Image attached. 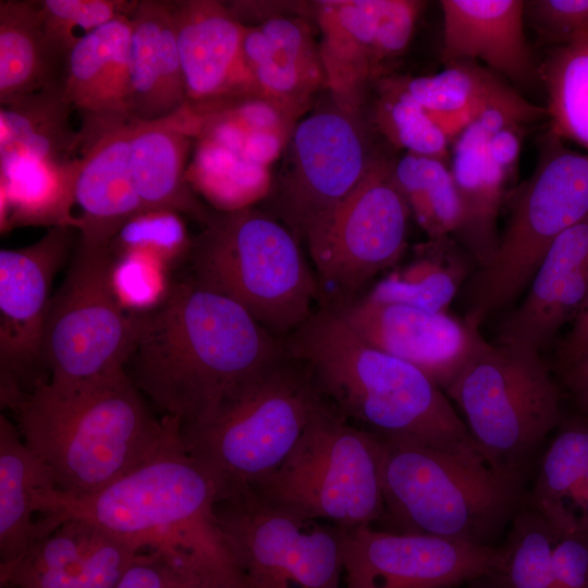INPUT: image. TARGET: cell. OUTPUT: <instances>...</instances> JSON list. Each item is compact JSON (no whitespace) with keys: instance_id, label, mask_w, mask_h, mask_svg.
<instances>
[{"instance_id":"cell-27","label":"cell","mask_w":588,"mask_h":588,"mask_svg":"<svg viewBox=\"0 0 588 588\" xmlns=\"http://www.w3.org/2000/svg\"><path fill=\"white\" fill-rule=\"evenodd\" d=\"M130 15L112 20L82 38L65 65L64 94L81 114L128 113Z\"/></svg>"},{"instance_id":"cell-44","label":"cell","mask_w":588,"mask_h":588,"mask_svg":"<svg viewBox=\"0 0 588 588\" xmlns=\"http://www.w3.org/2000/svg\"><path fill=\"white\" fill-rule=\"evenodd\" d=\"M139 552L134 543L95 526L76 588H115Z\"/></svg>"},{"instance_id":"cell-40","label":"cell","mask_w":588,"mask_h":588,"mask_svg":"<svg viewBox=\"0 0 588 588\" xmlns=\"http://www.w3.org/2000/svg\"><path fill=\"white\" fill-rule=\"evenodd\" d=\"M376 121L396 147L448 162L449 138L397 79L385 82L376 109Z\"/></svg>"},{"instance_id":"cell-5","label":"cell","mask_w":588,"mask_h":588,"mask_svg":"<svg viewBox=\"0 0 588 588\" xmlns=\"http://www.w3.org/2000/svg\"><path fill=\"white\" fill-rule=\"evenodd\" d=\"M380 436L385 513L402 532L491 546L525 503L522 483L480 452Z\"/></svg>"},{"instance_id":"cell-22","label":"cell","mask_w":588,"mask_h":588,"mask_svg":"<svg viewBox=\"0 0 588 588\" xmlns=\"http://www.w3.org/2000/svg\"><path fill=\"white\" fill-rule=\"evenodd\" d=\"M527 123L503 109H488L452 143L451 171L462 205V221L454 236L478 268L493 258L500 242L498 219L513 185L488 152L490 134L511 123Z\"/></svg>"},{"instance_id":"cell-38","label":"cell","mask_w":588,"mask_h":588,"mask_svg":"<svg viewBox=\"0 0 588 588\" xmlns=\"http://www.w3.org/2000/svg\"><path fill=\"white\" fill-rule=\"evenodd\" d=\"M559 534L528 502L512 519L502 559L491 575L495 588H554L552 553Z\"/></svg>"},{"instance_id":"cell-51","label":"cell","mask_w":588,"mask_h":588,"mask_svg":"<svg viewBox=\"0 0 588 588\" xmlns=\"http://www.w3.org/2000/svg\"><path fill=\"white\" fill-rule=\"evenodd\" d=\"M463 588H495L491 576H482L466 584Z\"/></svg>"},{"instance_id":"cell-18","label":"cell","mask_w":588,"mask_h":588,"mask_svg":"<svg viewBox=\"0 0 588 588\" xmlns=\"http://www.w3.org/2000/svg\"><path fill=\"white\" fill-rule=\"evenodd\" d=\"M81 115L72 180L77 244L110 249L121 229L143 212L128 161L130 114Z\"/></svg>"},{"instance_id":"cell-42","label":"cell","mask_w":588,"mask_h":588,"mask_svg":"<svg viewBox=\"0 0 588 588\" xmlns=\"http://www.w3.org/2000/svg\"><path fill=\"white\" fill-rule=\"evenodd\" d=\"M191 241L179 213L167 210L143 211L133 217L110 245L111 253L140 255L158 265H171L188 254Z\"/></svg>"},{"instance_id":"cell-26","label":"cell","mask_w":588,"mask_h":588,"mask_svg":"<svg viewBox=\"0 0 588 588\" xmlns=\"http://www.w3.org/2000/svg\"><path fill=\"white\" fill-rule=\"evenodd\" d=\"M193 138L174 117L144 121L130 114L128 161L143 211L187 213L204 224L210 212L186 181Z\"/></svg>"},{"instance_id":"cell-8","label":"cell","mask_w":588,"mask_h":588,"mask_svg":"<svg viewBox=\"0 0 588 588\" xmlns=\"http://www.w3.org/2000/svg\"><path fill=\"white\" fill-rule=\"evenodd\" d=\"M444 393L488 464L519 483L563 419L558 383L540 351L525 345L485 340Z\"/></svg>"},{"instance_id":"cell-2","label":"cell","mask_w":588,"mask_h":588,"mask_svg":"<svg viewBox=\"0 0 588 588\" xmlns=\"http://www.w3.org/2000/svg\"><path fill=\"white\" fill-rule=\"evenodd\" d=\"M217 487L184 450L181 434L145 464L90 494L54 488L35 510L57 524L79 519L143 550H164L194 565L212 588H249L215 512Z\"/></svg>"},{"instance_id":"cell-49","label":"cell","mask_w":588,"mask_h":588,"mask_svg":"<svg viewBox=\"0 0 588 588\" xmlns=\"http://www.w3.org/2000/svg\"><path fill=\"white\" fill-rule=\"evenodd\" d=\"M588 353V295L572 321V327L560 341L555 357L558 369Z\"/></svg>"},{"instance_id":"cell-7","label":"cell","mask_w":588,"mask_h":588,"mask_svg":"<svg viewBox=\"0 0 588 588\" xmlns=\"http://www.w3.org/2000/svg\"><path fill=\"white\" fill-rule=\"evenodd\" d=\"M324 400L307 367L284 354L208 417L181 425L182 444L219 499L273 474Z\"/></svg>"},{"instance_id":"cell-39","label":"cell","mask_w":588,"mask_h":588,"mask_svg":"<svg viewBox=\"0 0 588 588\" xmlns=\"http://www.w3.org/2000/svg\"><path fill=\"white\" fill-rule=\"evenodd\" d=\"M588 471V419H562L543 454L532 492L527 501L547 518Z\"/></svg>"},{"instance_id":"cell-16","label":"cell","mask_w":588,"mask_h":588,"mask_svg":"<svg viewBox=\"0 0 588 588\" xmlns=\"http://www.w3.org/2000/svg\"><path fill=\"white\" fill-rule=\"evenodd\" d=\"M339 529L343 588H456L491 576L502 559V547L370 525Z\"/></svg>"},{"instance_id":"cell-33","label":"cell","mask_w":588,"mask_h":588,"mask_svg":"<svg viewBox=\"0 0 588 588\" xmlns=\"http://www.w3.org/2000/svg\"><path fill=\"white\" fill-rule=\"evenodd\" d=\"M73 159L66 164L20 160L0 166L2 228L74 226L71 216Z\"/></svg>"},{"instance_id":"cell-34","label":"cell","mask_w":588,"mask_h":588,"mask_svg":"<svg viewBox=\"0 0 588 588\" xmlns=\"http://www.w3.org/2000/svg\"><path fill=\"white\" fill-rule=\"evenodd\" d=\"M549 131L588 151V34L556 46L538 66Z\"/></svg>"},{"instance_id":"cell-32","label":"cell","mask_w":588,"mask_h":588,"mask_svg":"<svg viewBox=\"0 0 588 588\" xmlns=\"http://www.w3.org/2000/svg\"><path fill=\"white\" fill-rule=\"evenodd\" d=\"M401 87L430 112L465 111L479 117L488 109L512 112L526 123L547 118L493 71L473 61L445 65L430 76L397 79Z\"/></svg>"},{"instance_id":"cell-28","label":"cell","mask_w":588,"mask_h":588,"mask_svg":"<svg viewBox=\"0 0 588 588\" xmlns=\"http://www.w3.org/2000/svg\"><path fill=\"white\" fill-rule=\"evenodd\" d=\"M56 488L45 463L27 446L17 427L0 416V563L21 555L59 525L47 517L34 520L35 494Z\"/></svg>"},{"instance_id":"cell-50","label":"cell","mask_w":588,"mask_h":588,"mask_svg":"<svg viewBox=\"0 0 588 588\" xmlns=\"http://www.w3.org/2000/svg\"><path fill=\"white\" fill-rule=\"evenodd\" d=\"M558 371L575 405L588 416V353Z\"/></svg>"},{"instance_id":"cell-46","label":"cell","mask_w":588,"mask_h":588,"mask_svg":"<svg viewBox=\"0 0 588 588\" xmlns=\"http://www.w3.org/2000/svg\"><path fill=\"white\" fill-rule=\"evenodd\" d=\"M552 566L554 588H588V532L559 536Z\"/></svg>"},{"instance_id":"cell-12","label":"cell","mask_w":588,"mask_h":588,"mask_svg":"<svg viewBox=\"0 0 588 588\" xmlns=\"http://www.w3.org/2000/svg\"><path fill=\"white\" fill-rule=\"evenodd\" d=\"M371 152L358 109L331 95L295 128L271 191L268 213L299 241L319 228L365 175Z\"/></svg>"},{"instance_id":"cell-30","label":"cell","mask_w":588,"mask_h":588,"mask_svg":"<svg viewBox=\"0 0 588 588\" xmlns=\"http://www.w3.org/2000/svg\"><path fill=\"white\" fill-rule=\"evenodd\" d=\"M416 249L413 260L381 279L366 297L449 313L452 301L475 272V259L451 236L430 238Z\"/></svg>"},{"instance_id":"cell-17","label":"cell","mask_w":588,"mask_h":588,"mask_svg":"<svg viewBox=\"0 0 588 588\" xmlns=\"http://www.w3.org/2000/svg\"><path fill=\"white\" fill-rule=\"evenodd\" d=\"M424 4L415 0L317 2L319 51L335 101L359 109L367 83L408 46Z\"/></svg>"},{"instance_id":"cell-43","label":"cell","mask_w":588,"mask_h":588,"mask_svg":"<svg viewBox=\"0 0 588 588\" xmlns=\"http://www.w3.org/2000/svg\"><path fill=\"white\" fill-rule=\"evenodd\" d=\"M115 588H212L186 560L164 550L139 552Z\"/></svg>"},{"instance_id":"cell-10","label":"cell","mask_w":588,"mask_h":588,"mask_svg":"<svg viewBox=\"0 0 588 588\" xmlns=\"http://www.w3.org/2000/svg\"><path fill=\"white\" fill-rule=\"evenodd\" d=\"M588 216V152L550 132L536 169L514 196L491 261L465 284V319L477 327L523 293L552 243Z\"/></svg>"},{"instance_id":"cell-20","label":"cell","mask_w":588,"mask_h":588,"mask_svg":"<svg viewBox=\"0 0 588 588\" xmlns=\"http://www.w3.org/2000/svg\"><path fill=\"white\" fill-rule=\"evenodd\" d=\"M180 54L187 103L252 95L246 66V26L230 8L212 0L168 1Z\"/></svg>"},{"instance_id":"cell-4","label":"cell","mask_w":588,"mask_h":588,"mask_svg":"<svg viewBox=\"0 0 588 588\" xmlns=\"http://www.w3.org/2000/svg\"><path fill=\"white\" fill-rule=\"evenodd\" d=\"M27 446L57 490L97 492L157 455L181 422L157 418L126 372L70 392L39 384L12 411Z\"/></svg>"},{"instance_id":"cell-9","label":"cell","mask_w":588,"mask_h":588,"mask_svg":"<svg viewBox=\"0 0 588 588\" xmlns=\"http://www.w3.org/2000/svg\"><path fill=\"white\" fill-rule=\"evenodd\" d=\"M382 456L380 434L350 425L324 400L284 462L253 489L302 518L339 528L371 526L387 515Z\"/></svg>"},{"instance_id":"cell-35","label":"cell","mask_w":588,"mask_h":588,"mask_svg":"<svg viewBox=\"0 0 588 588\" xmlns=\"http://www.w3.org/2000/svg\"><path fill=\"white\" fill-rule=\"evenodd\" d=\"M95 526L65 519L16 559L0 563L1 588H76Z\"/></svg>"},{"instance_id":"cell-37","label":"cell","mask_w":588,"mask_h":588,"mask_svg":"<svg viewBox=\"0 0 588 588\" xmlns=\"http://www.w3.org/2000/svg\"><path fill=\"white\" fill-rule=\"evenodd\" d=\"M268 169L207 138H196L186 181L220 210H235L264 192Z\"/></svg>"},{"instance_id":"cell-25","label":"cell","mask_w":588,"mask_h":588,"mask_svg":"<svg viewBox=\"0 0 588 588\" xmlns=\"http://www.w3.org/2000/svg\"><path fill=\"white\" fill-rule=\"evenodd\" d=\"M243 53L254 90L285 112L302 108L326 82L319 48L303 21L273 17L246 26Z\"/></svg>"},{"instance_id":"cell-41","label":"cell","mask_w":588,"mask_h":588,"mask_svg":"<svg viewBox=\"0 0 588 588\" xmlns=\"http://www.w3.org/2000/svg\"><path fill=\"white\" fill-rule=\"evenodd\" d=\"M135 1H40L44 33L57 59L65 68L72 48L82 38L112 20L131 15Z\"/></svg>"},{"instance_id":"cell-1","label":"cell","mask_w":588,"mask_h":588,"mask_svg":"<svg viewBox=\"0 0 588 588\" xmlns=\"http://www.w3.org/2000/svg\"><path fill=\"white\" fill-rule=\"evenodd\" d=\"M137 317L125 372L162 417L181 425L205 419L284 356L282 339L189 278L172 282L159 303Z\"/></svg>"},{"instance_id":"cell-36","label":"cell","mask_w":588,"mask_h":588,"mask_svg":"<svg viewBox=\"0 0 588 588\" xmlns=\"http://www.w3.org/2000/svg\"><path fill=\"white\" fill-rule=\"evenodd\" d=\"M393 177L411 213L430 238L455 234L462 205L446 161L407 152L394 163Z\"/></svg>"},{"instance_id":"cell-15","label":"cell","mask_w":588,"mask_h":588,"mask_svg":"<svg viewBox=\"0 0 588 588\" xmlns=\"http://www.w3.org/2000/svg\"><path fill=\"white\" fill-rule=\"evenodd\" d=\"M73 225L51 226L35 243L0 250V402L12 411L47 380L42 340L51 287L76 246Z\"/></svg>"},{"instance_id":"cell-14","label":"cell","mask_w":588,"mask_h":588,"mask_svg":"<svg viewBox=\"0 0 588 588\" xmlns=\"http://www.w3.org/2000/svg\"><path fill=\"white\" fill-rule=\"evenodd\" d=\"M394 161L377 156L363 179L307 238L321 297L353 298L394 266L406 247L411 209L394 177Z\"/></svg>"},{"instance_id":"cell-23","label":"cell","mask_w":588,"mask_h":588,"mask_svg":"<svg viewBox=\"0 0 588 588\" xmlns=\"http://www.w3.org/2000/svg\"><path fill=\"white\" fill-rule=\"evenodd\" d=\"M444 65L478 60L510 79L539 78L524 30L526 1L442 0Z\"/></svg>"},{"instance_id":"cell-13","label":"cell","mask_w":588,"mask_h":588,"mask_svg":"<svg viewBox=\"0 0 588 588\" xmlns=\"http://www.w3.org/2000/svg\"><path fill=\"white\" fill-rule=\"evenodd\" d=\"M215 512L249 588H343L339 527L280 510L253 488L220 497Z\"/></svg>"},{"instance_id":"cell-29","label":"cell","mask_w":588,"mask_h":588,"mask_svg":"<svg viewBox=\"0 0 588 588\" xmlns=\"http://www.w3.org/2000/svg\"><path fill=\"white\" fill-rule=\"evenodd\" d=\"M63 82L47 85L0 107V166L20 160L66 164L75 156L79 128Z\"/></svg>"},{"instance_id":"cell-3","label":"cell","mask_w":588,"mask_h":588,"mask_svg":"<svg viewBox=\"0 0 588 588\" xmlns=\"http://www.w3.org/2000/svg\"><path fill=\"white\" fill-rule=\"evenodd\" d=\"M282 345L285 356L307 367L322 396L343 417L378 434L480 452L429 376L366 343L330 306L314 310Z\"/></svg>"},{"instance_id":"cell-45","label":"cell","mask_w":588,"mask_h":588,"mask_svg":"<svg viewBox=\"0 0 588 588\" xmlns=\"http://www.w3.org/2000/svg\"><path fill=\"white\" fill-rule=\"evenodd\" d=\"M525 14L540 37L556 46L588 34V0L526 1Z\"/></svg>"},{"instance_id":"cell-24","label":"cell","mask_w":588,"mask_h":588,"mask_svg":"<svg viewBox=\"0 0 588 588\" xmlns=\"http://www.w3.org/2000/svg\"><path fill=\"white\" fill-rule=\"evenodd\" d=\"M130 17L127 112L144 121L167 119L187 103L168 1L136 0Z\"/></svg>"},{"instance_id":"cell-19","label":"cell","mask_w":588,"mask_h":588,"mask_svg":"<svg viewBox=\"0 0 588 588\" xmlns=\"http://www.w3.org/2000/svg\"><path fill=\"white\" fill-rule=\"evenodd\" d=\"M327 306L366 343L417 367L443 391L485 342L479 327L449 313L366 296Z\"/></svg>"},{"instance_id":"cell-47","label":"cell","mask_w":588,"mask_h":588,"mask_svg":"<svg viewBox=\"0 0 588 588\" xmlns=\"http://www.w3.org/2000/svg\"><path fill=\"white\" fill-rule=\"evenodd\" d=\"M544 519L560 536L588 532V471Z\"/></svg>"},{"instance_id":"cell-31","label":"cell","mask_w":588,"mask_h":588,"mask_svg":"<svg viewBox=\"0 0 588 588\" xmlns=\"http://www.w3.org/2000/svg\"><path fill=\"white\" fill-rule=\"evenodd\" d=\"M64 65L45 36L40 1H0V103L63 82Z\"/></svg>"},{"instance_id":"cell-48","label":"cell","mask_w":588,"mask_h":588,"mask_svg":"<svg viewBox=\"0 0 588 588\" xmlns=\"http://www.w3.org/2000/svg\"><path fill=\"white\" fill-rule=\"evenodd\" d=\"M525 124L507 123L493 131L487 143L492 160L513 184L517 172L523 139L526 134Z\"/></svg>"},{"instance_id":"cell-21","label":"cell","mask_w":588,"mask_h":588,"mask_svg":"<svg viewBox=\"0 0 588 588\" xmlns=\"http://www.w3.org/2000/svg\"><path fill=\"white\" fill-rule=\"evenodd\" d=\"M588 295V216L550 246L523 302L500 328L499 343L541 351L569 321Z\"/></svg>"},{"instance_id":"cell-6","label":"cell","mask_w":588,"mask_h":588,"mask_svg":"<svg viewBox=\"0 0 588 588\" xmlns=\"http://www.w3.org/2000/svg\"><path fill=\"white\" fill-rule=\"evenodd\" d=\"M187 259L194 283L232 299L280 339L298 328L321 298L299 241L267 211L210 212L191 241Z\"/></svg>"},{"instance_id":"cell-11","label":"cell","mask_w":588,"mask_h":588,"mask_svg":"<svg viewBox=\"0 0 588 588\" xmlns=\"http://www.w3.org/2000/svg\"><path fill=\"white\" fill-rule=\"evenodd\" d=\"M111 249L76 243L66 274L52 295L42 340L48 384L70 392L125 371L135 347L137 311L121 302Z\"/></svg>"}]
</instances>
